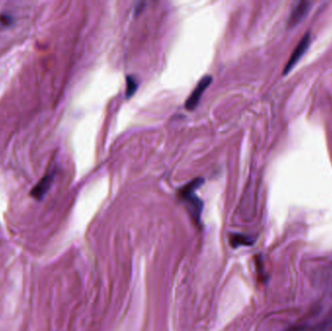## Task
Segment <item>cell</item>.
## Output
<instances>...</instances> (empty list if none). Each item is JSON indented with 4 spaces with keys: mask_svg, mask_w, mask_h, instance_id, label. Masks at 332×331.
I'll return each instance as SVG.
<instances>
[{
    "mask_svg": "<svg viewBox=\"0 0 332 331\" xmlns=\"http://www.w3.org/2000/svg\"><path fill=\"white\" fill-rule=\"evenodd\" d=\"M203 183H204L203 178H196L181 189L179 193L180 197L187 204L190 216L196 224L200 223L202 210H203V202L198 196L195 195L194 192L196 189L200 188Z\"/></svg>",
    "mask_w": 332,
    "mask_h": 331,
    "instance_id": "1",
    "label": "cell"
},
{
    "mask_svg": "<svg viewBox=\"0 0 332 331\" xmlns=\"http://www.w3.org/2000/svg\"><path fill=\"white\" fill-rule=\"evenodd\" d=\"M310 43H311V34H310V32H307L301 38V40L297 44V47L294 50L290 58L287 60L285 68H284V75L288 74L293 70V68L297 65L299 59H301L304 56V54L307 52Z\"/></svg>",
    "mask_w": 332,
    "mask_h": 331,
    "instance_id": "2",
    "label": "cell"
},
{
    "mask_svg": "<svg viewBox=\"0 0 332 331\" xmlns=\"http://www.w3.org/2000/svg\"><path fill=\"white\" fill-rule=\"evenodd\" d=\"M212 81H213L212 76L207 75V76L202 77L201 80L198 82L196 88L193 90L192 94L190 95V97L186 101L185 106L187 108V110L192 111L196 108V106L199 104V100L201 98L202 94L208 88V86L211 84Z\"/></svg>",
    "mask_w": 332,
    "mask_h": 331,
    "instance_id": "3",
    "label": "cell"
},
{
    "mask_svg": "<svg viewBox=\"0 0 332 331\" xmlns=\"http://www.w3.org/2000/svg\"><path fill=\"white\" fill-rule=\"evenodd\" d=\"M310 2L308 1H299L295 5L288 18V25L290 27L297 26L308 14L310 10Z\"/></svg>",
    "mask_w": 332,
    "mask_h": 331,
    "instance_id": "4",
    "label": "cell"
},
{
    "mask_svg": "<svg viewBox=\"0 0 332 331\" xmlns=\"http://www.w3.org/2000/svg\"><path fill=\"white\" fill-rule=\"evenodd\" d=\"M54 177L51 174H47L44 177L42 178L33 189L30 191L31 197L35 198L37 200H40L44 197V195L48 192V190L51 188L52 183H53Z\"/></svg>",
    "mask_w": 332,
    "mask_h": 331,
    "instance_id": "5",
    "label": "cell"
},
{
    "mask_svg": "<svg viewBox=\"0 0 332 331\" xmlns=\"http://www.w3.org/2000/svg\"><path fill=\"white\" fill-rule=\"evenodd\" d=\"M229 244L233 248H239L243 246H252L254 244L253 239L250 236L244 234H232L229 238Z\"/></svg>",
    "mask_w": 332,
    "mask_h": 331,
    "instance_id": "6",
    "label": "cell"
},
{
    "mask_svg": "<svg viewBox=\"0 0 332 331\" xmlns=\"http://www.w3.org/2000/svg\"><path fill=\"white\" fill-rule=\"evenodd\" d=\"M127 98H131L132 95L135 94V92L137 91L138 88V84L135 78H133L132 76H128L127 77Z\"/></svg>",
    "mask_w": 332,
    "mask_h": 331,
    "instance_id": "7",
    "label": "cell"
},
{
    "mask_svg": "<svg viewBox=\"0 0 332 331\" xmlns=\"http://www.w3.org/2000/svg\"><path fill=\"white\" fill-rule=\"evenodd\" d=\"M12 18L9 15H1L0 16V23L4 25H10L12 24Z\"/></svg>",
    "mask_w": 332,
    "mask_h": 331,
    "instance_id": "8",
    "label": "cell"
}]
</instances>
